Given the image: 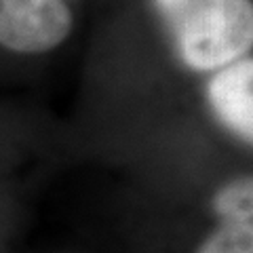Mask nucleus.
<instances>
[{"mask_svg": "<svg viewBox=\"0 0 253 253\" xmlns=\"http://www.w3.org/2000/svg\"><path fill=\"white\" fill-rule=\"evenodd\" d=\"M184 68L209 74L253 46V0H150Z\"/></svg>", "mask_w": 253, "mask_h": 253, "instance_id": "f257e3e1", "label": "nucleus"}, {"mask_svg": "<svg viewBox=\"0 0 253 253\" xmlns=\"http://www.w3.org/2000/svg\"><path fill=\"white\" fill-rule=\"evenodd\" d=\"M74 30L68 0H0V46L17 55L59 49Z\"/></svg>", "mask_w": 253, "mask_h": 253, "instance_id": "f03ea898", "label": "nucleus"}, {"mask_svg": "<svg viewBox=\"0 0 253 253\" xmlns=\"http://www.w3.org/2000/svg\"><path fill=\"white\" fill-rule=\"evenodd\" d=\"M213 228L194 253H253V177L241 173L221 181L211 194Z\"/></svg>", "mask_w": 253, "mask_h": 253, "instance_id": "7ed1b4c3", "label": "nucleus"}, {"mask_svg": "<svg viewBox=\"0 0 253 253\" xmlns=\"http://www.w3.org/2000/svg\"><path fill=\"white\" fill-rule=\"evenodd\" d=\"M205 101L211 116L241 144H253V57L243 55L209 72Z\"/></svg>", "mask_w": 253, "mask_h": 253, "instance_id": "20e7f679", "label": "nucleus"}]
</instances>
